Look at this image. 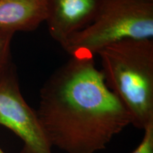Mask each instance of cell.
<instances>
[{
	"mask_svg": "<svg viewBox=\"0 0 153 153\" xmlns=\"http://www.w3.org/2000/svg\"><path fill=\"white\" fill-rule=\"evenodd\" d=\"M106 0H48L45 22L53 40L62 46L69 38L89 26Z\"/></svg>",
	"mask_w": 153,
	"mask_h": 153,
	"instance_id": "5",
	"label": "cell"
},
{
	"mask_svg": "<svg viewBox=\"0 0 153 153\" xmlns=\"http://www.w3.org/2000/svg\"><path fill=\"white\" fill-rule=\"evenodd\" d=\"M145 1H148V2H150V3H153V0H144Z\"/></svg>",
	"mask_w": 153,
	"mask_h": 153,
	"instance_id": "9",
	"label": "cell"
},
{
	"mask_svg": "<svg viewBox=\"0 0 153 153\" xmlns=\"http://www.w3.org/2000/svg\"><path fill=\"white\" fill-rule=\"evenodd\" d=\"M152 38L153 3L106 0L93 22L69 38L62 47L72 57L94 58L112 44Z\"/></svg>",
	"mask_w": 153,
	"mask_h": 153,
	"instance_id": "3",
	"label": "cell"
},
{
	"mask_svg": "<svg viewBox=\"0 0 153 153\" xmlns=\"http://www.w3.org/2000/svg\"><path fill=\"white\" fill-rule=\"evenodd\" d=\"M14 33L0 30V78L11 65V43Z\"/></svg>",
	"mask_w": 153,
	"mask_h": 153,
	"instance_id": "7",
	"label": "cell"
},
{
	"mask_svg": "<svg viewBox=\"0 0 153 153\" xmlns=\"http://www.w3.org/2000/svg\"><path fill=\"white\" fill-rule=\"evenodd\" d=\"M144 131L140 143L131 153H153V123L149 124Z\"/></svg>",
	"mask_w": 153,
	"mask_h": 153,
	"instance_id": "8",
	"label": "cell"
},
{
	"mask_svg": "<svg viewBox=\"0 0 153 153\" xmlns=\"http://www.w3.org/2000/svg\"><path fill=\"white\" fill-rule=\"evenodd\" d=\"M108 89L143 130L153 123V40L127 39L99 51Z\"/></svg>",
	"mask_w": 153,
	"mask_h": 153,
	"instance_id": "2",
	"label": "cell"
},
{
	"mask_svg": "<svg viewBox=\"0 0 153 153\" xmlns=\"http://www.w3.org/2000/svg\"><path fill=\"white\" fill-rule=\"evenodd\" d=\"M48 0H0V30L33 31L45 22Z\"/></svg>",
	"mask_w": 153,
	"mask_h": 153,
	"instance_id": "6",
	"label": "cell"
},
{
	"mask_svg": "<svg viewBox=\"0 0 153 153\" xmlns=\"http://www.w3.org/2000/svg\"><path fill=\"white\" fill-rule=\"evenodd\" d=\"M38 117L51 145L66 153H96L131 124L94 59L72 57L45 82Z\"/></svg>",
	"mask_w": 153,
	"mask_h": 153,
	"instance_id": "1",
	"label": "cell"
},
{
	"mask_svg": "<svg viewBox=\"0 0 153 153\" xmlns=\"http://www.w3.org/2000/svg\"><path fill=\"white\" fill-rule=\"evenodd\" d=\"M0 153H4V151L1 150V148H0Z\"/></svg>",
	"mask_w": 153,
	"mask_h": 153,
	"instance_id": "10",
	"label": "cell"
},
{
	"mask_svg": "<svg viewBox=\"0 0 153 153\" xmlns=\"http://www.w3.org/2000/svg\"><path fill=\"white\" fill-rule=\"evenodd\" d=\"M0 125L23 141L21 153H52L37 113L23 97L12 65L0 78Z\"/></svg>",
	"mask_w": 153,
	"mask_h": 153,
	"instance_id": "4",
	"label": "cell"
}]
</instances>
